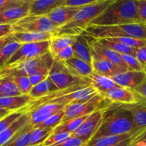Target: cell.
Returning <instances> with one entry per match:
<instances>
[{
  "label": "cell",
  "instance_id": "obj_56",
  "mask_svg": "<svg viewBox=\"0 0 146 146\" xmlns=\"http://www.w3.org/2000/svg\"><path fill=\"white\" fill-rule=\"evenodd\" d=\"M36 146H44L43 145H36Z\"/></svg>",
  "mask_w": 146,
  "mask_h": 146
},
{
  "label": "cell",
  "instance_id": "obj_53",
  "mask_svg": "<svg viewBox=\"0 0 146 146\" xmlns=\"http://www.w3.org/2000/svg\"><path fill=\"white\" fill-rule=\"evenodd\" d=\"M11 112H12V111H8V110H7V109H4V108H1V107L0 106V121H1L3 118H4L6 115H7L8 114L11 113Z\"/></svg>",
  "mask_w": 146,
  "mask_h": 146
},
{
  "label": "cell",
  "instance_id": "obj_6",
  "mask_svg": "<svg viewBox=\"0 0 146 146\" xmlns=\"http://www.w3.org/2000/svg\"><path fill=\"white\" fill-rule=\"evenodd\" d=\"M54 62V57L48 52L38 58L5 66L0 68V76L15 75L29 76L38 74L48 75Z\"/></svg>",
  "mask_w": 146,
  "mask_h": 146
},
{
  "label": "cell",
  "instance_id": "obj_31",
  "mask_svg": "<svg viewBox=\"0 0 146 146\" xmlns=\"http://www.w3.org/2000/svg\"><path fill=\"white\" fill-rule=\"evenodd\" d=\"M22 95L11 76H0V98Z\"/></svg>",
  "mask_w": 146,
  "mask_h": 146
},
{
  "label": "cell",
  "instance_id": "obj_1",
  "mask_svg": "<svg viewBox=\"0 0 146 146\" xmlns=\"http://www.w3.org/2000/svg\"><path fill=\"white\" fill-rule=\"evenodd\" d=\"M140 131H142L136 127L132 114L121 104L112 103L103 111L102 122L91 141L105 136L135 133Z\"/></svg>",
  "mask_w": 146,
  "mask_h": 146
},
{
  "label": "cell",
  "instance_id": "obj_11",
  "mask_svg": "<svg viewBox=\"0 0 146 146\" xmlns=\"http://www.w3.org/2000/svg\"><path fill=\"white\" fill-rule=\"evenodd\" d=\"M86 36L87 37L88 44L90 46L92 58L107 60V61L113 64L116 66H118L121 69H122L123 71H128L126 66L125 65V64L123 61L121 54H118V53L111 50L110 48H106L104 46L101 45V44H99L97 41L96 38H91V37L88 36Z\"/></svg>",
  "mask_w": 146,
  "mask_h": 146
},
{
  "label": "cell",
  "instance_id": "obj_26",
  "mask_svg": "<svg viewBox=\"0 0 146 146\" xmlns=\"http://www.w3.org/2000/svg\"><path fill=\"white\" fill-rule=\"evenodd\" d=\"M75 36L54 35L50 39V53L53 57H55L58 53L61 52L67 47L71 46L74 41Z\"/></svg>",
  "mask_w": 146,
  "mask_h": 146
},
{
  "label": "cell",
  "instance_id": "obj_19",
  "mask_svg": "<svg viewBox=\"0 0 146 146\" xmlns=\"http://www.w3.org/2000/svg\"><path fill=\"white\" fill-rule=\"evenodd\" d=\"M133 115L134 123L141 131L146 129V99L138 96V102L130 105H123Z\"/></svg>",
  "mask_w": 146,
  "mask_h": 146
},
{
  "label": "cell",
  "instance_id": "obj_28",
  "mask_svg": "<svg viewBox=\"0 0 146 146\" xmlns=\"http://www.w3.org/2000/svg\"><path fill=\"white\" fill-rule=\"evenodd\" d=\"M58 90L59 89L58 87L53 83V81L48 76V78L44 81L33 86L29 95L33 98V100H35L45 96L54 91H58Z\"/></svg>",
  "mask_w": 146,
  "mask_h": 146
},
{
  "label": "cell",
  "instance_id": "obj_23",
  "mask_svg": "<svg viewBox=\"0 0 146 146\" xmlns=\"http://www.w3.org/2000/svg\"><path fill=\"white\" fill-rule=\"evenodd\" d=\"M30 123V115L28 113H25L20 117L11 126L0 133V146H4L24 126Z\"/></svg>",
  "mask_w": 146,
  "mask_h": 146
},
{
  "label": "cell",
  "instance_id": "obj_12",
  "mask_svg": "<svg viewBox=\"0 0 146 146\" xmlns=\"http://www.w3.org/2000/svg\"><path fill=\"white\" fill-rule=\"evenodd\" d=\"M104 110L98 109L92 113L71 135L83 138L89 142L101 125Z\"/></svg>",
  "mask_w": 146,
  "mask_h": 146
},
{
  "label": "cell",
  "instance_id": "obj_54",
  "mask_svg": "<svg viewBox=\"0 0 146 146\" xmlns=\"http://www.w3.org/2000/svg\"><path fill=\"white\" fill-rule=\"evenodd\" d=\"M132 146H146V143L143 142H140V143H137L133 144Z\"/></svg>",
  "mask_w": 146,
  "mask_h": 146
},
{
  "label": "cell",
  "instance_id": "obj_38",
  "mask_svg": "<svg viewBox=\"0 0 146 146\" xmlns=\"http://www.w3.org/2000/svg\"><path fill=\"white\" fill-rule=\"evenodd\" d=\"M25 113V111L24 109H21L19 110V111H13L11 113L6 115L4 118H3L0 121V133H1L4 130L11 126L14 122H16Z\"/></svg>",
  "mask_w": 146,
  "mask_h": 146
},
{
  "label": "cell",
  "instance_id": "obj_51",
  "mask_svg": "<svg viewBox=\"0 0 146 146\" xmlns=\"http://www.w3.org/2000/svg\"><path fill=\"white\" fill-rule=\"evenodd\" d=\"M143 131H141V132L138 133H136L135 135H133L132 137H130V138H128V139L125 140V141H122V142L119 143H118V144H115V145H114L113 146H132L133 144L134 141H135V138H136V137L138 136L140 133H141Z\"/></svg>",
  "mask_w": 146,
  "mask_h": 146
},
{
  "label": "cell",
  "instance_id": "obj_20",
  "mask_svg": "<svg viewBox=\"0 0 146 146\" xmlns=\"http://www.w3.org/2000/svg\"><path fill=\"white\" fill-rule=\"evenodd\" d=\"M82 7H71L67 6H61L53 10L46 15L59 28L68 23Z\"/></svg>",
  "mask_w": 146,
  "mask_h": 146
},
{
  "label": "cell",
  "instance_id": "obj_16",
  "mask_svg": "<svg viewBox=\"0 0 146 146\" xmlns=\"http://www.w3.org/2000/svg\"><path fill=\"white\" fill-rule=\"evenodd\" d=\"M65 106L58 104H45L35 108L28 113L30 115V123L34 127L41 123L54 114L62 111Z\"/></svg>",
  "mask_w": 146,
  "mask_h": 146
},
{
  "label": "cell",
  "instance_id": "obj_30",
  "mask_svg": "<svg viewBox=\"0 0 146 146\" xmlns=\"http://www.w3.org/2000/svg\"><path fill=\"white\" fill-rule=\"evenodd\" d=\"M96 40L101 45L104 46L106 48H110L111 50L121 54V55H123V54H129V55H133L135 56V52H136L137 50L135 48L128 46L126 45H124V44H121V43L117 42V41H113V40L110 38H99V39Z\"/></svg>",
  "mask_w": 146,
  "mask_h": 146
},
{
  "label": "cell",
  "instance_id": "obj_37",
  "mask_svg": "<svg viewBox=\"0 0 146 146\" xmlns=\"http://www.w3.org/2000/svg\"><path fill=\"white\" fill-rule=\"evenodd\" d=\"M11 77L21 94H29L33 86L30 82L29 76L15 75L11 76Z\"/></svg>",
  "mask_w": 146,
  "mask_h": 146
},
{
  "label": "cell",
  "instance_id": "obj_27",
  "mask_svg": "<svg viewBox=\"0 0 146 146\" xmlns=\"http://www.w3.org/2000/svg\"><path fill=\"white\" fill-rule=\"evenodd\" d=\"M13 34L17 41L21 44L50 41L54 35L51 33L36 32H14Z\"/></svg>",
  "mask_w": 146,
  "mask_h": 146
},
{
  "label": "cell",
  "instance_id": "obj_48",
  "mask_svg": "<svg viewBox=\"0 0 146 146\" xmlns=\"http://www.w3.org/2000/svg\"><path fill=\"white\" fill-rule=\"evenodd\" d=\"M13 33L14 31H13L12 25H7V24L0 25V38Z\"/></svg>",
  "mask_w": 146,
  "mask_h": 146
},
{
  "label": "cell",
  "instance_id": "obj_47",
  "mask_svg": "<svg viewBox=\"0 0 146 146\" xmlns=\"http://www.w3.org/2000/svg\"><path fill=\"white\" fill-rule=\"evenodd\" d=\"M48 75H46V74H34V75H31L29 76V81L31 82L32 86L37 85L39 83L42 82L44 80L48 78Z\"/></svg>",
  "mask_w": 146,
  "mask_h": 146
},
{
  "label": "cell",
  "instance_id": "obj_39",
  "mask_svg": "<svg viewBox=\"0 0 146 146\" xmlns=\"http://www.w3.org/2000/svg\"><path fill=\"white\" fill-rule=\"evenodd\" d=\"M121 57H122L123 61L126 66L128 71H145L143 67L140 64L135 56L129 55V54H123L121 55Z\"/></svg>",
  "mask_w": 146,
  "mask_h": 146
},
{
  "label": "cell",
  "instance_id": "obj_25",
  "mask_svg": "<svg viewBox=\"0 0 146 146\" xmlns=\"http://www.w3.org/2000/svg\"><path fill=\"white\" fill-rule=\"evenodd\" d=\"M91 65L94 72L109 78H111L120 73L125 72L110 61L101 58H92Z\"/></svg>",
  "mask_w": 146,
  "mask_h": 146
},
{
  "label": "cell",
  "instance_id": "obj_55",
  "mask_svg": "<svg viewBox=\"0 0 146 146\" xmlns=\"http://www.w3.org/2000/svg\"><path fill=\"white\" fill-rule=\"evenodd\" d=\"M144 24V25H145V27H146V23H144V24Z\"/></svg>",
  "mask_w": 146,
  "mask_h": 146
},
{
  "label": "cell",
  "instance_id": "obj_40",
  "mask_svg": "<svg viewBox=\"0 0 146 146\" xmlns=\"http://www.w3.org/2000/svg\"><path fill=\"white\" fill-rule=\"evenodd\" d=\"M71 135L70 133L65 131H60V132L53 133L48 139L43 143L44 146H54L60 143L64 140L67 139Z\"/></svg>",
  "mask_w": 146,
  "mask_h": 146
},
{
  "label": "cell",
  "instance_id": "obj_5",
  "mask_svg": "<svg viewBox=\"0 0 146 146\" xmlns=\"http://www.w3.org/2000/svg\"><path fill=\"white\" fill-rule=\"evenodd\" d=\"M82 34L96 39L128 37L146 41V27L142 23L114 26L89 25Z\"/></svg>",
  "mask_w": 146,
  "mask_h": 146
},
{
  "label": "cell",
  "instance_id": "obj_2",
  "mask_svg": "<svg viewBox=\"0 0 146 146\" xmlns=\"http://www.w3.org/2000/svg\"><path fill=\"white\" fill-rule=\"evenodd\" d=\"M98 94L99 93L91 85L58 90L45 96L33 100L24 110L26 113H29L45 104H58L66 106L73 103H84Z\"/></svg>",
  "mask_w": 146,
  "mask_h": 146
},
{
  "label": "cell",
  "instance_id": "obj_32",
  "mask_svg": "<svg viewBox=\"0 0 146 146\" xmlns=\"http://www.w3.org/2000/svg\"><path fill=\"white\" fill-rule=\"evenodd\" d=\"M136 133H138L124 134V135H111V136L102 137V138H97V139L89 141L86 146H113L128 139L130 137H132L133 135H135Z\"/></svg>",
  "mask_w": 146,
  "mask_h": 146
},
{
  "label": "cell",
  "instance_id": "obj_42",
  "mask_svg": "<svg viewBox=\"0 0 146 146\" xmlns=\"http://www.w3.org/2000/svg\"><path fill=\"white\" fill-rule=\"evenodd\" d=\"M73 57H74V52H73L72 47L68 46L58 53L54 58V61H58V62H64Z\"/></svg>",
  "mask_w": 146,
  "mask_h": 146
},
{
  "label": "cell",
  "instance_id": "obj_34",
  "mask_svg": "<svg viewBox=\"0 0 146 146\" xmlns=\"http://www.w3.org/2000/svg\"><path fill=\"white\" fill-rule=\"evenodd\" d=\"M54 130L49 128L34 127L31 133V144L30 146L43 145L48 137L53 133Z\"/></svg>",
  "mask_w": 146,
  "mask_h": 146
},
{
  "label": "cell",
  "instance_id": "obj_14",
  "mask_svg": "<svg viewBox=\"0 0 146 146\" xmlns=\"http://www.w3.org/2000/svg\"><path fill=\"white\" fill-rule=\"evenodd\" d=\"M113 104L130 105L138 102V96L133 90L118 86L112 88L104 96Z\"/></svg>",
  "mask_w": 146,
  "mask_h": 146
},
{
  "label": "cell",
  "instance_id": "obj_45",
  "mask_svg": "<svg viewBox=\"0 0 146 146\" xmlns=\"http://www.w3.org/2000/svg\"><path fill=\"white\" fill-rule=\"evenodd\" d=\"M25 1L26 0H0V11L21 5L24 4Z\"/></svg>",
  "mask_w": 146,
  "mask_h": 146
},
{
  "label": "cell",
  "instance_id": "obj_9",
  "mask_svg": "<svg viewBox=\"0 0 146 146\" xmlns=\"http://www.w3.org/2000/svg\"><path fill=\"white\" fill-rule=\"evenodd\" d=\"M48 77L59 90H64L76 86H86L91 85L87 79L76 78L71 75L62 63L54 61Z\"/></svg>",
  "mask_w": 146,
  "mask_h": 146
},
{
  "label": "cell",
  "instance_id": "obj_10",
  "mask_svg": "<svg viewBox=\"0 0 146 146\" xmlns=\"http://www.w3.org/2000/svg\"><path fill=\"white\" fill-rule=\"evenodd\" d=\"M48 52H50L49 41L23 44L14 53L6 66L38 58Z\"/></svg>",
  "mask_w": 146,
  "mask_h": 146
},
{
  "label": "cell",
  "instance_id": "obj_13",
  "mask_svg": "<svg viewBox=\"0 0 146 146\" xmlns=\"http://www.w3.org/2000/svg\"><path fill=\"white\" fill-rule=\"evenodd\" d=\"M31 0H26L21 5L0 11V25H14L29 14Z\"/></svg>",
  "mask_w": 146,
  "mask_h": 146
},
{
  "label": "cell",
  "instance_id": "obj_8",
  "mask_svg": "<svg viewBox=\"0 0 146 146\" xmlns=\"http://www.w3.org/2000/svg\"><path fill=\"white\" fill-rule=\"evenodd\" d=\"M14 32L51 33L54 35L59 27L46 16L28 15L12 25Z\"/></svg>",
  "mask_w": 146,
  "mask_h": 146
},
{
  "label": "cell",
  "instance_id": "obj_4",
  "mask_svg": "<svg viewBox=\"0 0 146 146\" xmlns=\"http://www.w3.org/2000/svg\"><path fill=\"white\" fill-rule=\"evenodd\" d=\"M113 1L114 0H96L92 4L82 7L68 23L58 29L55 35H80L91 21L102 14Z\"/></svg>",
  "mask_w": 146,
  "mask_h": 146
},
{
  "label": "cell",
  "instance_id": "obj_17",
  "mask_svg": "<svg viewBox=\"0 0 146 146\" xmlns=\"http://www.w3.org/2000/svg\"><path fill=\"white\" fill-rule=\"evenodd\" d=\"M61 63L71 75L76 78L87 79L88 76L94 72L91 64L75 57Z\"/></svg>",
  "mask_w": 146,
  "mask_h": 146
},
{
  "label": "cell",
  "instance_id": "obj_35",
  "mask_svg": "<svg viewBox=\"0 0 146 146\" xmlns=\"http://www.w3.org/2000/svg\"><path fill=\"white\" fill-rule=\"evenodd\" d=\"M21 44L14 41L0 48V68L5 66L14 53L20 48Z\"/></svg>",
  "mask_w": 146,
  "mask_h": 146
},
{
  "label": "cell",
  "instance_id": "obj_33",
  "mask_svg": "<svg viewBox=\"0 0 146 146\" xmlns=\"http://www.w3.org/2000/svg\"><path fill=\"white\" fill-rule=\"evenodd\" d=\"M91 115V114H90ZM90 115H84V116L78 117V118H73L65 122L61 123L60 125H58L55 129L54 130L53 133L60 132V131H65V132L70 133L71 134L74 133L78 128L81 125V124L86 120V118Z\"/></svg>",
  "mask_w": 146,
  "mask_h": 146
},
{
  "label": "cell",
  "instance_id": "obj_15",
  "mask_svg": "<svg viewBox=\"0 0 146 146\" xmlns=\"http://www.w3.org/2000/svg\"><path fill=\"white\" fill-rule=\"evenodd\" d=\"M145 78L146 72L145 71H127L116 74L111 78L119 86L134 90Z\"/></svg>",
  "mask_w": 146,
  "mask_h": 146
},
{
  "label": "cell",
  "instance_id": "obj_49",
  "mask_svg": "<svg viewBox=\"0 0 146 146\" xmlns=\"http://www.w3.org/2000/svg\"><path fill=\"white\" fill-rule=\"evenodd\" d=\"M139 96L146 99V78L145 79L133 90Z\"/></svg>",
  "mask_w": 146,
  "mask_h": 146
},
{
  "label": "cell",
  "instance_id": "obj_41",
  "mask_svg": "<svg viewBox=\"0 0 146 146\" xmlns=\"http://www.w3.org/2000/svg\"><path fill=\"white\" fill-rule=\"evenodd\" d=\"M88 142L83 138L71 135L68 138L54 146H86Z\"/></svg>",
  "mask_w": 146,
  "mask_h": 146
},
{
  "label": "cell",
  "instance_id": "obj_3",
  "mask_svg": "<svg viewBox=\"0 0 146 146\" xmlns=\"http://www.w3.org/2000/svg\"><path fill=\"white\" fill-rule=\"evenodd\" d=\"M141 23L136 0H114L90 25L114 26Z\"/></svg>",
  "mask_w": 146,
  "mask_h": 146
},
{
  "label": "cell",
  "instance_id": "obj_43",
  "mask_svg": "<svg viewBox=\"0 0 146 146\" xmlns=\"http://www.w3.org/2000/svg\"><path fill=\"white\" fill-rule=\"evenodd\" d=\"M136 4L140 22L146 23V0H136Z\"/></svg>",
  "mask_w": 146,
  "mask_h": 146
},
{
  "label": "cell",
  "instance_id": "obj_44",
  "mask_svg": "<svg viewBox=\"0 0 146 146\" xmlns=\"http://www.w3.org/2000/svg\"><path fill=\"white\" fill-rule=\"evenodd\" d=\"M96 0H64V6L71 7H84L94 3Z\"/></svg>",
  "mask_w": 146,
  "mask_h": 146
},
{
  "label": "cell",
  "instance_id": "obj_7",
  "mask_svg": "<svg viewBox=\"0 0 146 146\" xmlns=\"http://www.w3.org/2000/svg\"><path fill=\"white\" fill-rule=\"evenodd\" d=\"M111 104L112 102L100 94L86 102L70 104L64 108V116L62 123L73 118L90 115L96 110H104Z\"/></svg>",
  "mask_w": 146,
  "mask_h": 146
},
{
  "label": "cell",
  "instance_id": "obj_21",
  "mask_svg": "<svg viewBox=\"0 0 146 146\" xmlns=\"http://www.w3.org/2000/svg\"><path fill=\"white\" fill-rule=\"evenodd\" d=\"M74 57L91 64L92 55L87 37L84 34L75 36L72 46Z\"/></svg>",
  "mask_w": 146,
  "mask_h": 146
},
{
  "label": "cell",
  "instance_id": "obj_24",
  "mask_svg": "<svg viewBox=\"0 0 146 146\" xmlns=\"http://www.w3.org/2000/svg\"><path fill=\"white\" fill-rule=\"evenodd\" d=\"M87 78L90 84L104 96L110 90L118 86V85L111 78L100 75L95 72H93Z\"/></svg>",
  "mask_w": 146,
  "mask_h": 146
},
{
  "label": "cell",
  "instance_id": "obj_22",
  "mask_svg": "<svg viewBox=\"0 0 146 146\" xmlns=\"http://www.w3.org/2000/svg\"><path fill=\"white\" fill-rule=\"evenodd\" d=\"M33 98L29 94H22L15 96L0 98V106L10 111H16L24 109Z\"/></svg>",
  "mask_w": 146,
  "mask_h": 146
},
{
  "label": "cell",
  "instance_id": "obj_50",
  "mask_svg": "<svg viewBox=\"0 0 146 146\" xmlns=\"http://www.w3.org/2000/svg\"><path fill=\"white\" fill-rule=\"evenodd\" d=\"M14 41H17V40H16L15 37H14L13 34H11L9 35H7L6 36L3 37V38H0V48L5 46L6 45L10 44V43L14 42Z\"/></svg>",
  "mask_w": 146,
  "mask_h": 146
},
{
  "label": "cell",
  "instance_id": "obj_52",
  "mask_svg": "<svg viewBox=\"0 0 146 146\" xmlns=\"http://www.w3.org/2000/svg\"><path fill=\"white\" fill-rule=\"evenodd\" d=\"M140 142H143L146 143V129L144 130L141 133H140L139 135L135 138L133 144Z\"/></svg>",
  "mask_w": 146,
  "mask_h": 146
},
{
  "label": "cell",
  "instance_id": "obj_36",
  "mask_svg": "<svg viewBox=\"0 0 146 146\" xmlns=\"http://www.w3.org/2000/svg\"><path fill=\"white\" fill-rule=\"evenodd\" d=\"M64 116V109L56 113L51 115L50 118L46 120L41 123L38 125H35L34 127H38V128H49V129L54 130L58 125L62 123L63 118Z\"/></svg>",
  "mask_w": 146,
  "mask_h": 146
},
{
  "label": "cell",
  "instance_id": "obj_29",
  "mask_svg": "<svg viewBox=\"0 0 146 146\" xmlns=\"http://www.w3.org/2000/svg\"><path fill=\"white\" fill-rule=\"evenodd\" d=\"M34 125L31 123L27 124L21 128L10 141L4 146H30L31 144V133Z\"/></svg>",
  "mask_w": 146,
  "mask_h": 146
},
{
  "label": "cell",
  "instance_id": "obj_18",
  "mask_svg": "<svg viewBox=\"0 0 146 146\" xmlns=\"http://www.w3.org/2000/svg\"><path fill=\"white\" fill-rule=\"evenodd\" d=\"M64 3V0H31L29 15L46 16Z\"/></svg>",
  "mask_w": 146,
  "mask_h": 146
},
{
  "label": "cell",
  "instance_id": "obj_46",
  "mask_svg": "<svg viewBox=\"0 0 146 146\" xmlns=\"http://www.w3.org/2000/svg\"><path fill=\"white\" fill-rule=\"evenodd\" d=\"M135 57L138 60L140 64L143 67L144 70L146 72V44L143 46L141 47L136 50Z\"/></svg>",
  "mask_w": 146,
  "mask_h": 146
}]
</instances>
